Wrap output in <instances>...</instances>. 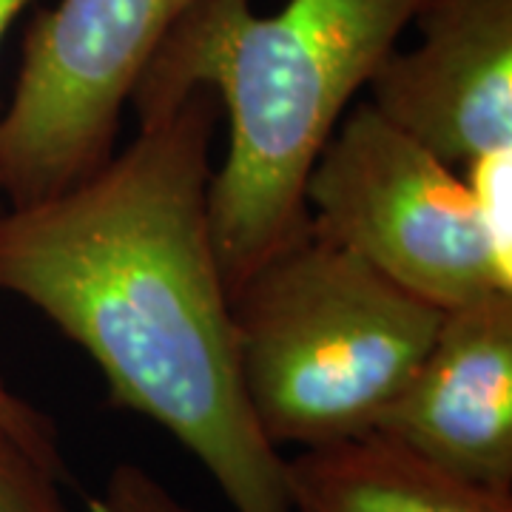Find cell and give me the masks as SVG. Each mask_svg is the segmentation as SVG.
<instances>
[{
  "instance_id": "obj_1",
  "label": "cell",
  "mask_w": 512,
  "mask_h": 512,
  "mask_svg": "<svg viewBox=\"0 0 512 512\" xmlns=\"http://www.w3.org/2000/svg\"><path fill=\"white\" fill-rule=\"evenodd\" d=\"M220 100L194 89L137 109L94 174L0 211V293L92 356L111 402L188 447L234 512H293L285 458L242 387L208 188Z\"/></svg>"
},
{
  "instance_id": "obj_2",
  "label": "cell",
  "mask_w": 512,
  "mask_h": 512,
  "mask_svg": "<svg viewBox=\"0 0 512 512\" xmlns=\"http://www.w3.org/2000/svg\"><path fill=\"white\" fill-rule=\"evenodd\" d=\"M424 3L288 0L262 18L251 0H197L157 46L128 100L134 111L194 89L214 92L228 111L208 214L231 296L305 231L316 157Z\"/></svg>"
},
{
  "instance_id": "obj_3",
  "label": "cell",
  "mask_w": 512,
  "mask_h": 512,
  "mask_svg": "<svg viewBox=\"0 0 512 512\" xmlns=\"http://www.w3.org/2000/svg\"><path fill=\"white\" fill-rule=\"evenodd\" d=\"M242 387L276 450L376 430L444 311L305 225L231 296Z\"/></svg>"
},
{
  "instance_id": "obj_4",
  "label": "cell",
  "mask_w": 512,
  "mask_h": 512,
  "mask_svg": "<svg viewBox=\"0 0 512 512\" xmlns=\"http://www.w3.org/2000/svg\"><path fill=\"white\" fill-rule=\"evenodd\" d=\"M305 205L313 231L441 311L512 291L464 174L370 103L330 134L308 174Z\"/></svg>"
},
{
  "instance_id": "obj_5",
  "label": "cell",
  "mask_w": 512,
  "mask_h": 512,
  "mask_svg": "<svg viewBox=\"0 0 512 512\" xmlns=\"http://www.w3.org/2000/svg\"><path fill=\"white\" fill-rule=\"evenodd\" d=\"M194 3L60 0L35 15L0 111V200L52 197L109 160L140 74Z\"/></svg>"
},
{
  "instance_id": "obj_6",
  "label": "cell",
  "mask_w": 512,
  "mask_h": 512,
  "mask_svg": "<svg viewBox=\"0 0 512 512\" xmlns=\"http://www.w3.org/2000/svg\"><path fill=\"white\" fill-rule=\"evenodd\" d=\"M419 43L373 72L370 106L444 163L512 146V0H427Z\"/></svg>"
},
{
  "instance_id": "obj_7",
  "label": "cell",
  "mask_w": 512,
  "mask_h": 512,
  "mask_svg": "<svg viewBox=\"0 0 512 512\" xmlns=\"http://www.w3.org/2000/svg\"><path fill=\"white\" fill-rule=\"evenodd\" d=\"M373 433L453 476L512 490V291L444 311Z\"/></svg>"
},
{
  "instance_id": "obj_8",
  "label": "cell",
  "mask_w": 512,
  "mask_h": 512,
  "mask_svg": "<svg viewBox=\"0 0 512 512\" xmlns=\"http://www.w3.org/2000/svg\"><path fill=\"white\" fill-rule=\"evenodd\" d=\"M293 512H512V490L458 478L367 433L285 458Z\"/></svg>"
},
{
  "instance_id": "obj_9",
  "label": "cell",
  "mask_w": 512,
  "mask_h": 512,
  "mask_svg": "<svg viewBox=\"0 0 512 512\" xmlns=\"http://www.w3.org/2000/svg\"><path fill=\"white\" fill-rule=\"evenodd\" d=\"M66 470H57L0 421V512H69Z\"/></svg>"
},
{
  "instance_id": "obj_10",
  "label": "cell",
  "mask_w": 512,
  "mask_h": 512,
  "mask_svg": "<svg viewBox=\"0 0 512 512\" xmlns=\"http://www.w3.org/2000/svg\"><path fill=\"white\" fill-rule=\"evenodd\" d=\"M461 168L495 259L512 276V146L481 154Z\"/></svg>"
},
{
  "instance_id": "obj_11",
  "label": "cell",
  "mask_w": 512,
  "mask_h": 512,
  "mask_svg": "<svg viewBox=\"0 0 512 512\" xmlns=\"http://www.w3.org/2000/svg\"><path fill=\"white\" fill-rule=\"evenodd\" d=\"M97 512H194L165 490L157 478L134 464L111 470L103 495L94 501Z\"/></svg>"
},
{
  "instance_id": "obj_12",
  "label": "cell",
  "mask_w": 512,
  "mask_h": 512,
  "mask_svg": "<svg viewBox=\"0 0 512 512\" xmlns=\"http://www.w3.org/2000/svg\"><path fill=\"white\" fill-rule=\"evenodd\" d=\"M0 421L15 430L20 439L26 441L37 456H43L49 464H55L57 470H66V461L60 456L57 447V430L49 416H43L37 407L15 396L6 384L0 382ZM69 473V470H66Z\"/></svg>"
},
{
  "instance_id": "obj_13",
  "label": "cell",
  "mask_w": 512,
  "mask_h": 512,
  "mask_svg": "<svg viewBox=\"0 0 512 512\" xmlns=\"http://www.w3.org/2000/svg\"><path fill=\"white\" fill-rule=\"evenodd\" d=\"M29 3H32V0H0V43H3L6 32L12 29L15 18H18Z\"/></svg>"
}]
</instances>
